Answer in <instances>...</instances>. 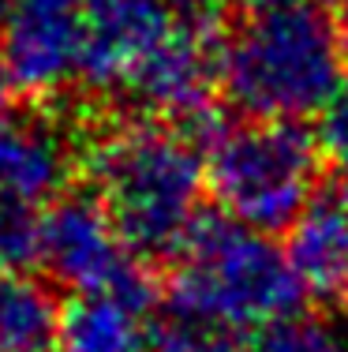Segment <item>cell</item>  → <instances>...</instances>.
I'll use <instances>...</instances> for the list:
<instances>
[{"label":"cell","mask_w":348,"mask_h":352,"mask_svg":"<svg viewBox=\"0 0 348 352\" xmlns=\"http://www.w3.org/2000/svg\"><path fill=\"white\" fill-rule=\"evenodd\" d=\"M318 146H322V154L348 176V87L341 90V98L322 113Z\"/></svg>","instance_id":"13"},{"label":"cell","mask_w":348,"mask_h":352,"mask_svg":"<svg viewBox=\"0 0 348 352\" xmlns=\"http://www.w3.org/2000/svg\"><path fill=\"white\" fill-rule=\"evenodd\" d=\"M8 79L0 75V206H53L68 180V146L49 124L8 113Z\"/></svg>","instance_id":"8"},{"label":"cell","mask_w":348,"mask_h":352,"mask_svg":"<svg viewBox=\"0 0 348 352\" xmlns=\"http://www.w3.org/2000/svg\"><path fill=\"white\" fill-rule=\"evenodd\" d=\"M41 266L79 296H124L150 304V285L105 206L90 195H64L45 206Z\"/></svg>","instance_id":"5"},{"label":"cell","mask_w":348,"mask_h":352,"mask_svg":"<svg viewBox=\"0 0 348 352\" xmlns=\"http://www.w3.org/2000/svg\"><path fill=\"white\" fill-rule=\"evenodd\" d=\"M165 4H169L172 12L180 15V19L198 23V19H210L213 12H221V8L229 4V0H165Z\"/></svg>","instance_id":"14"},{"label":"cell","mask_w":348,"mask_h":352,"mask_svg":"<svg viewBox=\"0 0 348 352\" xmlns=\"http://www.w3.org/2000/svg\"><path fill=\"white\" fill-rule=\"evenodd\" d=\"M64 307L30 270L0 266V352H56Z\"/></svg>","instance_id":"10"},{"label":"cell","mask_w":348,"mask_h":352,"mask_svg":"<svg viewBox=\"0 0 348 352\" xmlns=\"http://www.w3.org/2000/svg\"><path fill=\"white\" fill-rule=\"evenodd\" d=\"M322 146L300 124L236 120L206 142V180L232 221L247 229H292L318 195Z\"/></svg>","instance_id":"4"},{"label":"cell","mask_w":348,"mask_h":352,"mask_svg":"<svg viewBox=\"0 0 348 352\" xmlns=\"http://www.w3.org/2000/svg\"><path fill=\"white\" fill-rule=\"evenodd\" d=\"M8 15H12V0H0V34L8 27Z\"/></svg>","instance_id":"16"},{"label":"cell","mask_w":348,"mask_h":352,"mask_svg":"<svg viewBox=\"0 0 348 352\" xmlns=\"http://www.w3.org/2000/svg\"><path fill=\"white\" fill-rule=\"evenodd\" d=\"M288 263L300 289L348 304V188H326L288 229Z\"/></svg>","instance_id":"9"},{"label":"cell","mask_w":348,"mask_h":352,"mask_svg":"<svg viewBox=\"0 0 348 352\" xmlns=\"http://www.w3.org/2000/svg\"><path fill=\"white\" fill-rule=\"evenodd\" d=\"M236 352H348V333L326 318L292 315L247 338Z\"/></svg>","instance_id":"11"},{"label":"cell","mask_w":348,"mask_h":352,"mask_svg":"<svg viewBox=\"0 0 348 352\" xmlns=\"http://www.w3.org/2000/svg\"><path fill=\"white\" fill-rule=\"evenodd\" d=\"M348 45L329 0H251L218 49V82L251 120L300 124L341 98Z\"/></svg>","instance_id":"2"},{"label":"cell","mask_w":348,"mask_h":352,"mask_svg":"<svg viewBox=\"0 0 348 352\" xmlns=\"http://www.w3.org/2000/svg\"><path fill=\"white\" fill-rule=\"evenodd\" d=\"M97 203L135 255H180L202 217L206 154L169 120H131L109 131L86 157Z\"/></svg>","instance_id":"3"},{"label":"cell","mask_w":348,"mask_h":352,"mask_svg":"<svg viewBox=\"0 0 348 352\" xmlns=\"http://www.w3.org/2000/svg\"><path fill=\"white\" fill-rule=\"evenodd\" d=\"M187 27L192 23L180 19L165 0H86L79 82L131 102Z\"/></svg>","instance_id":"6"},{"label":"cell","mask_w":348,"mask_h":352,"mask_svg":"<svg viewBox=\"0 0 348 352\" xmlns=\"http://www.w3.org/2000/svg\"><path fill=\"white\" fill-rule=\"evenodd\" d=\"M303 289L288 251L266 232L221 217L180 248L161 311L150 318L154 352H236L259 330L292 318Z\"/></svg>","instance_id":"1"},{"label":"cell","mask_w":348,"mask_h":352,"mask_svg":"<svg viewBox=\"0 0 348 352\" xmlns=\"http://www.w3.org/2000/svg\"><path fill=\"white\" fill-rule=\"evenodd\" d=\"M334 15H337V27H341L345 45H348V0H334Z\"/></svg>","instance_id":"15"},{"label":"cell","mask_w":348,"mask_h":352,"mask_svg":"<svg viewBox=\"0 0 348 352\" xmlns=\"http://www.w3.org/2000/svg\"><path fill=\"white\" fill-rule=\"evenodd\" d=\"M41 229L45 210L34 206H0V266H41Z\"/></svg>","instance_id":"12"},{"label":"cell","mask_w":348,"mask_h":352,"mask_svg":"<svg viewBox=\"0 0 348 352\" xmlns=\"http://www.w3.org/2000/svg\"><path fill=\"white\" fill-rule=\"evenodd\" d=\"M86 0H12L0 75L15 94H56L79 79Z\"/></svg>","instance_id":"7"}]
</instances>
